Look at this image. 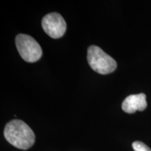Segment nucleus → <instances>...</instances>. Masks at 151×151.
<instances>
[{
    "label": "nucleus",
    "mask_w": 151,
    "mask_h": 151,
    "mask_svg": "<svg viewBox=\"0 0 151 151\" xmlns=\"http://www.w3.org/2000/svg\"><path fill=\"white\" fill-rule=\"evenodd\" d=\"M16 44L19 54L24 61L35 62L42 56L40 45L31 36L24 34L18 35L16 37Z\"/></svg>",
    "instance_id": "7ed1b4c3"
},
{
    "label": "nucleus",
    "mask_w": 151,
    "mask_h": 151,
    "mask_svg": "<svg viewBox=\"0 0 151 151\" xmlns=\"http://www.w3.org/2000/svg\"><path fill=\"white\" fill-rule=\"evenodd\" d=\"M146 107V96L143 93L128 96L122 104V110L127 113H134L137 111H143Z\"/></svg>",
    "instance_id": "39448f33"
},
{
    "label": "nucleus",
    "mask_w": 151,
    "mask_h": 151,
    "mask_svg": "<svg viewBox=\"0 0 151 151\" xmlns=\"http://www.w3.org/2000/svg\"><path fill=\"white\" fill-rule=\"evenodd\" d=\"M41 25L45 32L53 39L61 38L67 29L65 19L58 13H50L46 15L42 19Z\"/></svg>",
    "instance_id": "20e7f679"
},
{
    "label": "nucleus",
    "mask_w": 151,
    "mask_h": 151,
    "mask_svg": "<svg viewBox=\"0 0 151 151\" xmlns=\"http://www.w3.org/2000/svg\"><path fill=\"white\" fill-rule=\"evenodd\" d=\"M132 148L134 151H151L148 146L141 141H134L132 143Z\"/></svg>",
    "instance_id": "423d86ee"
},
{
    "label": "nucleus",
    "mask_w": 151,
    "mask_h": 151,
    "mask_svg": "<svg viewBox=\"0 0 151 151\" xmlns=\"http://www.w3.org/2000/svg\"><path fill=\"white\" fill-rule=\"evenodd\" d=\"M88 61L92 70L100 74H109L117 68L116 60L101 48L94 45L88 49Z\"/></svg>",
    "instance_id": "f03ea898"
},
{
    "label": "nucleus",
    "mask_w": 151,
    "mask_h": 151,
    "mask_svg": "<svg viewBox=\"0 0 151 151\" xmlns=\"http://www.w3.org/2000/svg\"><path fill=\"white\" fill-rule=\"evenodd\" d=\"M4 134L9 143L21 150H27L35 142V134L32 129L20 120L9 122L6 124Z\"/></svg>",
    "instance_id": "f257e3e1"
}]
</instances>
